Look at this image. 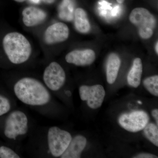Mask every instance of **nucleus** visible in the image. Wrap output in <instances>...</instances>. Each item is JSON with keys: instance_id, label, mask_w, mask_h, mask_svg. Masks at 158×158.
Listing matches in <instances>:
<instances>
[{"instance_id": "1", "label": "nucleus", "mask_w": 158, "mask_h": 158, "mask_svg": "<svg viewBox=\"0 0 158 158\" xmlns=\"http://www.w3.org/2000/svg\"><path fill=\"white\" fill-rule=\"evenodd\" d=\"M14 91L19 100L29 106H44L50 100V94L44 85L33 78H23L18 81Z\"/></svg>"}, {"instance_id": "2", "label": "nucleus", "mask_w": 158, "mask_h": 158, "mask_svg": "<svg viewBox=\"0 0 158 158\" xmlns=\"http://www.w3.org/2000/svg\"><path fill=\"white\" fill-rule=\"evenodd\" d=\"M3 45L6 55L13 64L24 63L31 56V44L24 36L18 32L6 35L3 39Z\"/></svg>"}, {"instance_id": "3", "label": "nucleus", "mask_w": 158, "mask_h": 158, "mask_svg": "<svg viewBox=\"0 0 158 158\" xmlns=\"http://www.w3.org/2000/svg\"><path fill=\"white\" fill-rule=\"evenodd\" d=\"M130 21L138 29L141 37L149 39L153 34L156 21L154 16L147 9L137 8L133 9L130 14Z\"/></svg>"}, {"instance_id": "4", "label": "nucleus", "mask_w": 158, "mask_h": 158, "mask_svg": "<svg viewBox=\"0 0 158 158\" xmlns=\"http://www.w3.org/2000/svg\"><path fill=\"white\" fill-rule=\"evenodd\" d=\"M47 138L49 149L55 157L61 156L72 139L70 133L57 127L49 129Z\"/></svg>"}, {"instance_id": "5", "label": "nucleus", "mask_w": 158, "mask_h": 158, "mask_svg": "<svg viewBox=\"0 0 158 158\" xmlns=\"http://www.w3.org/2000/svg\"><path fill=\"white\" fill-rule=\"evenodd\" d=\"M28 130V119L23 112L13 111L6 119L4 134L9 139L15 140L18 136L26 135Z\"/></svg>"}, {"instance_id": "6", "label": "nucleus", "mask_w": 158, "mask_h": 158, "mask_svg": "<svg viewBox=\"0 0 158 158\" xmlns=\"http://www.w3.org/2000/svg\"><path fill=\"white\" fill-rule=\"evenodd\" d=\"M149 117L142 110L132 111L122 114L118 119L121 127L131 132H138L143 130L149 121Z\"/></svg>"}, {"instance_id": "7", "label": "nucleus", "mask_w": 158, "mask_h": 158, "mask_svg": "<svg viewBox=\"0 0 158 158\" xmlns=\"http://www.w3.org/2000/svg\"><path fill=\"white\" fill-rule=\"evenodd\" d=\"M66 76L64 69L59 63L52 62L46 68L43 74L46 86L52 91H57L65 84Z\"/></svg>"}, {"instance_id": "8", "label": "nucleus", "mask_w": 158, "mask_h": 158, "mask_svg": "<svg viewBox=\"0 0 158 158\" xmlns=\"http://www.w3.org/2000/svg\"><path fill=\"white\" fill-rule=\"evenodd\" d=\"M81 99L87 101L89 107L97 109L100 107L104 99L106 92L101 85L89 86L82 85L79 88Z\"/></svg>"}, {"instance_id": "9", "label": "nucleus", "mask_w": 158, "mask_h": 158, "mask_svg": "<svg viewBox=\"0 0 158 158\" xmlns=\"http://www.w3.org/2000/svg\"><path fill=\"white\" fill-rule=\"evenodd\" d=\"M69 29L64 23H57L50 26L46 30L44 40L48 44L62 42L68 39Z\"/></svg>"}, {"instance_id": "10", "label": "nucleus", "mask_w": 158, "mask_h": 158, "mask_svg": "<svg viewBox=\"0 0 158 158\" xmlns=\"http://www.w3.org/2000/svg\"><path fill=\"white\" fill-rule=\"evenodd\" d=\"M96 58L94 51L91 49L74 50L67 54L65 56L66 62L77 66H86L91 65Z\"/></svg>"}, {"instance_id": "11", "label": "nucleus", "mask_w": 158, "mask_h": 158, "mask_svg": "<svg viewBox=\"0 0 158 158\" xmlns=\"http://www.w3.org/2000/svg\"><path fill=\"white\" fill-rule=\"evenodd\" d=\"M22 15L23 22L28 27H34L41 23L47 16L46 13L42 9L33 6L24 9Z\"/></svg>"}, {"instance_id": "12", "label": "nucleus", "mask_w": 158, "mask_h": 158, "mask_svg": "<svg viewBox=\"0 0 158 158\" xmlns=\"http://www.w3.org/2000/svg\"><path fill=\"white\" fill-rule=\"evenodd\" d=\"M87 141L85 137L77 135L72 139L69 145L61 158H79L86 147Z\"/></svg>"}, {"instance_id": "13", "label": "nucleus", "mask_w": 158, "mask_h": 158, "mask_svg": "<svg viewBox=\"0 0 158 158\" xmlns=\"http://www.w3.org/2000/svg\"><path fill=\"white\" fill-rule=\"evenodd\" d=\"M121 65L119 56L115 53L110 54L108 57L106 63L107 81L109 84H113L116 81Z\"/></svg>"}, {"instance_id": "14", "label": "nucleus", "mask_w": 158, "mask_h": 158, "mask_svg": "<svg viewBox=\"0 0 158 158\" xmlns=\"http://www.w3.org/2000/svg\"><path fill=\"white\" fill-rule=\"evenodd\" d=\"M143 71L142 62L140 58H136L133 65L128 74L127 80L129 85L133 88H137L141 84Z\"/></svg>"}, {"instance_id": "15", "label": "nucleus", "mask_w": 158, "mask_h": 158, "mask_svg": "<svg viewBox=\"0 0 158 158\" xmlns=\"http://www.w3.org/2000/svg\"><path fill=\"white\" fill-rule=\"evenodd\" d=\"M74 24L77 31L81 33H88L90 30V24L87 14L84 9L77 8L74 14Z\"/></svg>"}, {"instance_id": "16", "label": "nucleus", "mask_w": 158, "mask_h": 158, "mask_svg": "<svg viewBox=\"0 0 158 158\" xmlns=\"http://www.w3.org/2000/svg\"><path fill=\"white\" fill-rule=\"evenodd\" d=\"M74 3L73 0H63L59 8L60 18L66 21H71L74 19Z\"/></svg>"}, {"instance_id": "17", "label": "nucleus", "mask_w": 158, "mask_h": 158, "mask_svg": "<svg viewBox=\"0 0 158 158\" xmlns=\"http://www.w3.org/2000/svg\"><path fill=\"white\" fill-rule=\"evenodd\" d=\"M146 138L156 146H158V125L153 123H148L143 129Z\"/></svg>"}, {"instance_id": "18", "label": "nucleus", "mask_w": 158, "mask_h": 158, "mask_svg": "<svg viewBox=\"0 0 158 158\" xmlns=\"http://www.w3.org/2000/svg\"><path fill=\"white\" fill-rule=\"evenodd\" d=\"M144 88L154 96H158V76L148 77L143 81Z\"/></svg>"}, {"instance_id": "19", "label": "nucleus", "mask_w": 158, "mask_h": 158, "mask_svg": "<svg viewBox=\"0 0 158 158\" xmlns=\"http://www.w3.org/2000/svg\"><path fill=\"white\" fill-rule=\"evenodd\" d=\"M0 158H19L20 157L13 150L6 146H2L0 147Z\"/></svg>"}, {"instance_id": "20", "label": "nucleus", "mask_w": 158, "mask_h": 158, "mask_svg": "<svg viewBox=\"0 0 158 158\" xmlns=\"http://www.w3.org/2000/svg\"><path fill=\"white\" fill-rule=\"evenodd\" d=\"M11 109V104L8 98L0 95V116L8 113Z\"/></svg>"}, {"instance_id": "21", "label": "nucleus", "mask_w": 158, "mask_h": 158, "mask_svg": "<svg viewBox=\"0 0 158 158\" xmlns=\"http://www.w3.org/2000/svg\"><path fill=\"white\" fill-rule=\"evenodd\" d=\"M133 158H158L157 156L149 153H141Z\"/></svg>"}, {"instance_id": "22", "label": "nucleus", "mask_w": 158, "mask_h": 158, "mask_svg": "<svg viewBox=\"0 0 158 158\" xmlns=\"http://www.w3.org/2000/svg\"><path fill=\"white\" fill-rule=\"evenodd\" d=\"M152 114L154 118L155 119L157 125L158 124V109H155L152 110Z\"/></svg>"}, {"instance_id": "23", "label": "nucleus", "mask_w": 158, "mask_h": 158, "mask_svg": "<svg viewBox=\"0 0 158 158\" xmlns=\"http://www.w3.org/2000/svg\"><path fill=\"white\" fill-rule=\"evenodd\" d=\"M118 7H117L115 8V9H113V11H112V15H116L118 14Z\"/></svg>"}, {"instance_id": "24", "label": "nucleus", "mask_w": 158, "mask_h": 158, "mask_svg": "<svg viewBox=\"0 0 158 158\" xmlns=\"http://www.w3.org/2000/svg\"><path fill=\"white\" fill-rule=\"evenodd\" d=\"M42 1L47 4H52V3H53L56 0H42Z\"/></svg>"}, {"instance_id": "25", "label": "nucleus", "mask_w": 158, "mask_h": 158, "mask_svg": "<svg viewBox=\"0 0 158 158\" xmlns=\"http://www.w3.org/2000/svg\"><path fill=\"white\" fill-rule=\"evenodd\" d=\"M155 50L156 53L157 54L158 53V42H157L156 43V47H155Z\"/></svg>"}, {"instance_id": "26", "label": "nucleus", "mask_w": 158, "mask_h": 158, "mask_svg": "<svg viewBox=\"0 0 158 158\" xmlns=\"http://www.w3.org/2000/svg\"><path fill=\"white\" fill-rule=\"evenodd\" d=\"M30 1L32 2L37 4V3H39L41 0H30Z\"/></svg>"}, {"instance_id": "27", "label": "nucleus", "mask_w": 158, "mask_h": 158, "mask_svg": "<svg viewBox=\"0 0 158 158\" xmlns=\"http://www.w3.org/2000/svg\"><path fill=\"white\" fill-rule=\"evenodd\" d=\"M116 1L119 4H122L124 2V0H116Z\"/></svg>"}, {"instance_id": "28", "label": "nucleus", "mask_w": 158, "mask_h": 158, "mask_svg": "<svg viewBox=\"0 0 158 158\" xmlns=\"http://www.w3.org/2000/svg\"><path fill=\"white\" fill-rule=\"evenodd\" d=\"M14 1L18 2H24L25 0H14Z\"/></svg>"}, {"instance_id": "29", "label": "nucleus", "mask_w": 158, "mask_h": 158, "mask_svg": "<svg viewBox=\"0 0 158 158\" xmlns=\"http://www.w3.org/2000/svg\"><path fill=\"white\" fill-rule=\"evenodd\" d=\"M66 94H67V95H68V96H70L71 95V92L69 91H67L66 92Z\"/></svg>"}, {"instance_id": "30", "label": "nucleus", "mask_w": 158, "mask_h": 158, "mask_svg": "<svg viewBox=\"0 0 158 158\" xmlns=\"http://www.w3.org/2000/svg\"><path fill=\"white\" fill-rule=\"evenodd\" d=\"M138 103H140V104H141L142 103H141V102H140V101H138Z\"/></svg>"}]
</instances>
